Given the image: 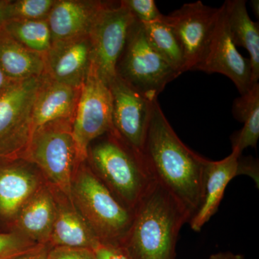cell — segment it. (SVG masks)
<instances>
[{
    "label": "cell",
    "mask_w": 259,
    "mask_h": 259,
    "mask_svg": "<svg viewBox=\"0 0 259 259\" xmlns=\"http://www.w3.org/2000/svg\"><path fill=\"white\" fill-rule=\"evenodd\" d=\"M112 97V123L121 139L143 156L153 101L137 93L120 76L108 84ZM144 157V156H143Z\"/></svg>",
    "instance_id": "11"
},
{
    "label": "cell",
    "mask_w": 259,
    "mask_h": 259,
    "mask_svg": "<svg viewBox=\"0 0 259 259\" xmlns=\"http://www.w3.org/2000/svg\"><path fill=\"white\" fill-rule=\"evenodd\" d=\"M143 156L151 178L185 207L191 218L193 217L203 197L207 159L179 139L158 100L153 102Z\"/></svg>",
    "instance_id": "1"
},
{
    "label": "cell",
    "mask_w": 259,
    "mask_h": 259,
    "mask_svg": "<svg viewBox=\"0 0 259 259\" xmlns=\"http://www.w3.org/2000/svg\"><path fill=\"white\" fill-rule=\"evenodd\" d=\"M48 259H97L95 250L90 248L54 247L51 248Z\"/></svg>",
    "instance_id": "28"
},
{
    "label": "cell",
    "mask_w": 259,
    "mask_h": 259,
    "mask_svg": "<svg viewBox=\"0 0 259 259\" xmlns=\"http://www.w3.org/2000/svg\"><path fill=\"white\" fill-rule=\"evenodd\" d=\"M232 40L236 47L244 48L249 53L251 81L259 79V27L252 21L246 9V2L231 0L225 3Z\"/></svg>",
    "instance_id": "21"
},
{
    "label": "cell",
    "mask_w": 259,
    "mask_h": 259,
    "mask_svg": "<svg viewBox=\"0 0 259 259\" xmlns=\"http://www.w3.org/2000/svg\"><path fill=\"white\" fill-rule=\"evenodd\" d=\"M239 175H245L252 177L257 185H258V162L253 159H241L239 158L238 164Z\"/></svg>",
    "instance_id": "30"
},
{
    "label": "cell",
    "mask_w": 259,
    "mask_h": 259,
    "mask_svg": "<svg viewBox=\"0 0 259 259\" xmlns=\"http://www.w3.org/2000/svg\"><path fill=\"white\" fill-rule=\"evenodd\" d=\"M135 22L128 10L120 4L115 6L109 3L100 12L92 27L89 34L92 46V66L107 85L117 76V61Z\"/></svg>",
    "instance_id": "9"
},
{
    "label": "cell",
    "mask_w": 259,
    "mask_h": 259,
    "mask_svg": "<svg viewBox=\"0 0 259 259\" xmlns=\"http://www.w3.org/2000/svg\"><path fill=\"white\" fill-rule=\"evenodd\" d=\"M88 151L97 177L126 208L134 212L153 180L143 156L130 147L115 131Z\"/></svg>",
    "instance_id": "3"
},
{
    "label": "cell",
    "mask_w": 259,
    "mask_h": 259,
    "mask_svg": "<svg viewBox=\"0 0 259 259\" xmlns=\"http://www.w3.org/2000/svg\"><path fill=\"white\" fill-rule=\"evenodd\" d=\"M221 11V8H210L197 1L163 15L183 49L186 71L195 70L207 56Z\"/></svg>",
    "instance_id": "10"
},
{
    "label": "cell",
    "mask_w": 259,
    "mask_h": 259,
    "mask_svg": "<svg viewBox=\"0 0 259 259\" xmlns=\"http://www.w3.org/2000/svg\"><path fill=\"white\" fill-rule=\"evenodd\" d=\"M56 214V201L47 186L41 185L15 217V231L37 244L49 245Z\"/></svg>",
    "instance_id": "18"
},
{
    "label": "cell",
    "mask_w": 259,
    "mask_h": 259,
    "mask_svg": "<svg viewBox=\"0 0 259 259\" xmlns=\"http://www.w3.org/2000/svg\"><path fill=\"white\" fill-rule=\"evenodd\" d=\"M71 200L102 243L120 247L132 223L134 212L122 205L83 163L73 180Z\"/></svg>",
    "instance_id": "4"
},
{
    "label": "cell",
    "mask_w": 259,
    "mask_h": 259,
    "mask_svg": "<svg viewBox=\"0 0 259 259\" xmlns=\"http://www.w3.org/2000/svg\"><path fill=\"white\" fill-rule=\"evenodd\" d=\"M116 72L137 93L151 101L158 100V95L167 83L180 75L153 50L142 24L136 20L130 30Z\"/></svg>",
    "instance_id": "6"
},
{
    "label": "cell",
    "mask_w": 259,
    "mask_h": 259,
    "mask_svg": "<svg viewBox=\"0 0 259 259\" xmlns=\"http://www.w3.org/2000/svg\"><path fill=\"white\" fill-rule=\"evenodd\" d=\"M72 124V120H56L35 130L21 158L38 167L51 185L70 200L73 180L82 163Z\"/></svg>",
    "instance_id": "5"
},
{
    "label": "cell",
    "mask_w": 259,
    "mask_h": 259,
    "mask_svg": "<svg viewBox=\"0 0 259 259\" xmlns=\"http://www.w3.org/2000/svg\"><path fill=\"white\" fill-rule=\"evenodd\" d=\"M208 259H245L243 255L240 254H235L231 252H219V253H214L211 255Z\"/></svg>",
    "instance_id": "34"
},
{
    "label": "cell",
    "mask_w": 259,
    "mask_h": 259,
    "mask_svg": "<svg viewBox=\"0 0 259 259\" xmlns=\"http://www.w3.org/2000/svg\"><path fill=\"white\" fill-rule=\"evenodd\" d=\"M233 114L237 120L244 123L241 131L232 139L233 149L242 153L245 148H255L259 138L258 82L235 100Z\"/></svg>",
    "instance_id": "22"
},
{
    "label": "cell",
    "mask_w": 259,
    "mask_h": 259,
    "mask_svg": "<svg viewBox=\"0 0 259 259\" xmlns=\"http://www.w3.org/2000/svg\"><path fill=\"white\" fill-rule=\"evenodd\" d=\"M101 243L92 227L71 201H56L55 221L49 243L51 248L69 247L95 250Z\"/></svg>",
    "instance_id": "19"
},
{
    "label": "cell",
    "mask_w": 259,
    "mask_h": 259,
    "mask_svg": "<svg viewBox=\"0 0 259 259\" xmlns=\"http://www.w3.org/2000/svg\"><path fill=\"white\" fill-rule=\"evenodd\" d=\"M8 34L29 50L44 56L52 46L47 20H10L3 26Z\"/></svg>",
    "instance_id": "24"
},
{
    "label": "cell",
    "mask_w": 259,
    "mask_h": 259,
    "mask_svg": "<svg viewBox=\"0 0 259 259\" xmlns=\"http://www.w3.org/2000/svg\"><path fill=\"white\" fill-rule=\"evenodd\" d=\"M9 0H0V29L7 22L9 21V15H8V5Z\"/></svg>",
    "instance_id": "32"
},
{
    "label": "cell",
    "mask_w": 259,
    "mask_h": 259,
    "mask_svg": "<svg viewBox=\"0 0 259 259\" xmlns=\"http://www.w3.org/2000/svg\"><path fill=\"white\" fill-rule=\"evenodd\" d=\"M51 248L49 245L40 244L33 249L19 255L13 259H48Z\"/></svg>",
    "instance_id": "31"
},
{
    "label": "cell",
    "mask_w": 259,
    "mask_h": 259,
    "mask_svg": "<svg viewBox=\"0 0 259 259\" xmlns=\"http://www.w3.org/2000/svg\"><path fill=\"white\" fill-rule=\"evenodd\" d=\"M44 56L45 74L54 81L81 89L92 66L89 35L52 42Z\"/></svg>",
    "instance_id": "13"
},
{
    "label": "cell",
    "mask_w": 259,
    "mask_h": 259,
    "mask_svg": "<svg viewBox=\"0 0 259 259\" xmlns=\"http://www.w3.org/2000/svg\"><path fill=\"white\" fill-rule=\"evenodd\" d=\"M250 4L252 5V9L253 10V12L257 17H258V9H259V2L258 0H253V1L250 2Z\"/></svg>",
    "instance_id": "35"
},
{
    "label": "cell",
    "mask_w": 259,
    "mask_h": 259,
    "mask_svg": "<svg viewBox=\"0 0 259 259\" xmlns=\"http://www.w3.org/2000/svg\"><path fill=\"white\" fill-rule=\"evenodd\" d=\"M241 155L238 150L233 149L229 156L221 161H206L202 203L189 222L194 231H200L217 212L227 186L239 175L238 164Z\"/></svg>",
    "instance_id": "15"
},
{
    "label": "cell",
    "mask_w": 259,
    "mask_h": 259,
    "mask_svg": "<svg viewBox=\"0 0 259 259\" xmlns=\"http://www.w3.org/2000/svg\"><path fill=\"white\" fill-rule=\"evenodd\" d=\"M120 248L131 259H175L182 226L190 214L169 192L153 180L134 210Z\"/></svg>",
    "instance_id": "2"
},
{
    "label": "cell",
    "mask_w": 259,
    "mask_h": 259,
    "mask_svg": "<svg viewBox=\"0 0 259 259\" xmlns=\"http://www.w3.org/2000/svg\"><path fill=\"white\" fill-rule=\"evenodd\" d=\"M40 244L17 231L0 233V259H13Z\"/></svg>",
    "instance_id": "26"
},
{
    "label": "cell",
    "mask_w": 259,
    "mask_h": 259,
    "mask_svg": "<svg viewBox=\"0 0 259 259\" xmlns=\"http://www.w3.org/2000/svg\"><path fill=\"white\" fill-rule=\"evenodd\" d=\"M13 83L14 81L10 80L0 67V95H3Z\"/></svg>",
    "instance_id": "33"
},
{
    "label": "cell",
    "mask_w": 259,
    "mask_h": 259,
    "mask_svg": "<svg viewBox=\"0 0 259 259\" xmlns=\"http://www.w3.org/2000/svg\"><path fill=\"white\" fill-rule=\"evenodd\" d=\"M97 259H131L120 247L101 243L95 250Z\"/></svg>",
    "instance_id": "29"
},
{
    "label": "cell",
    "mask_w": 259,
    "mask_h": 259,
    "mask_svg": "<svg viewBox=\"0 0 259 259\" xmlns=\"http://www.w3.org/2000/svg\"><path fill=\"white\" fill-rule=\"evenodd\" d=\"M25 163L17 160L0 164V215L6 219L14 220L42 185L36 174Z\"/></svg>",
    "instance_id": "17"
},
{
    "label": "cell",
    "mask_w": 259,
    "mask_h": 259,
    "mask_svg": "<svg viewBox=\"0 0 259 259\" xmlns=\"http://www.w3.org/2000/svg\"><path fill=\"white\" fill-rule=\"evenodd\" d=\"M120 5L128 10L139 23H152L163 16L153 0H123Z\"/></svg>",
    "instance_id": "27"
},
{
    "label": "cell",
    "mask_w": 259,
    "mask_h": 259,
    "mask_svg": "<svg viewBox=\"0 0 259 259\" xmlns=\"http://www.w3.org/2000/svg\"><path fill=\"white\" fill-rule=\"evenodd\" d=\"M56 0H16L10 1V20H47Z\"/></svg>",
    "instance_id": "25"
},
{
    "label": "cell",
    "mask_w": 259,
    "mask_h": 259,
    "mask_svg": "<svg viewBox=\"0 0 259 259\" xmlns=\"http://www.w3.org/2000/svg\"><path fill=\"white\" fill-rule=\"evenodd\" d=\"M113 131L111 91L91 66L80 91L72 124L81 161L88 159L89 147L94 140Z\"/></svg>",
    "instance_id": "8"
},
{
    "label": "cell",
    "mask_w": 259,
    "mask_h": 259,
    "mask_svg": "<svg viewBox=\"0 0 259 259\" xmlns=\"http://www.w3.org/2000/svg\"><path fill=\"white\" fill-rule=\"evenodd\" d=\"M44 74L13 83L0 95V164L21 160L33 134L32 113Z\"/></svg>",
    "instance_id": "7"
},
{
    "label": "cell",
    "mask_w": 259,
    "mask_h": 259,
    "mask_svg": "<svg viewBox=\"0 0 259 259\" xmlns=\"http://www.w3.org/2000/svg\"><path fill=\"white\" fill-rule=\"evenodd\" d=\"M108 3L56 0L47 18L52 42L89 35L94 23Z\"/></svg>",
    "instance_id": "14"
},
{
    "label": "cell",
    "mask_w": 259,
    "mask_h": 259,
    "mask_svg": "<svg viewBox=\"0 0 259 259\" xmlns=\"http://www.w3.org/2000/svg\"><path fill=\"white\" fill-rule=\"evenodd\" d=\"M141 24L153 50L179 74L186 72L183 49L173 29L163 20V16L157 21Z\"/></svg>",
    "instance_id": "23"
},
{
    "label": "cell",
    "mask_w": 259,
    "mask_h": 259,
    "mask_svg": "<svg viewBox=\"0 0 259 259\" xmlns=\"http://www.w3.org/2000/svg\"><path fill=\"white\" fill-rule=\"evenodd\" d=\"M221 8V15L208 52L195 70L209 74L219 73L228 76L243 95L253 86L250 61L238 52L232 40L225 3Z\"/></svg>",
    "instance_id": "12"
},
{
    "label": "cell",
    "mask_w": 259,
    "mask_h": 259,
    "mask_svg": "<svg viewBox=\"0 0 259 259\" xmlns=\"http://www.w3.org/2000/svg\"><path fill=\"white\" fill-rule=\"evenodd\" d=\"M80 91L81 89L58 82L44 74L32 107L33 132L54 121L74 120Z\"/></svg>",
    "instance_id": "16"
},
{
    "label": "cell",
    "mask_w": 259,
    "mask_h": 259,
    "mask_svg": "<svg viewBox=\"0 0 259 259\" xmlns=\"http://www.w3.org/2000/svg\"><path fill=\"white\" fill-rule=\"evenodd\" d=\"M0 67L14 82L45 74L44 56L23 47L3 28L0 29Z\"/></svg>",
    "instance_id": "20"
}]
</instances>
